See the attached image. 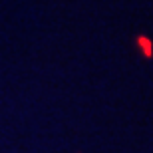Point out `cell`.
I'll return each instance as SVG.
<instances>
[{"label":"cell","instance_id":"1","mask_svg":"<svg viewBox=\"0 0 153 153\" xmlns=\"http://www.w3.org/2000/svg\"><path fill=\"white\" fill-rule=\"evenodd\" d=\"M137 44L141 46L143 56H145V58H151V54H153V44H151V40H147L145 36H139V40H137Z\"/></svg>","mask_w":153,"mask_h":153}]
</instances>
